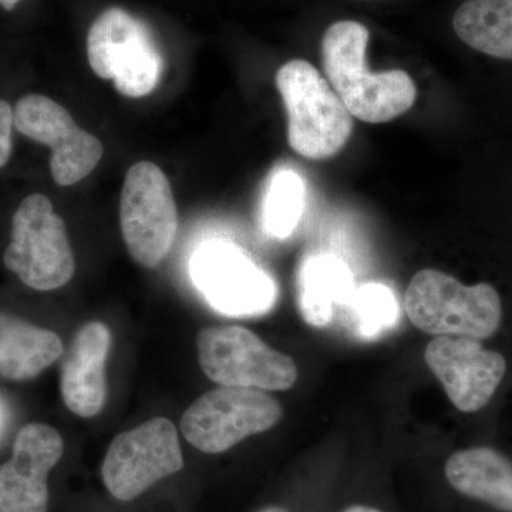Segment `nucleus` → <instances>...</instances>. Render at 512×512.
Segmentation results:
<instances>
[{
  "instance_id": "1",
  "label": "nucleus",
  "mask_w": 512,
  "mask_h": 512,
  "mask_svg": "<svg viewBox=\"0 0 512 512\" xmlns=\"http://www.w3.org/2000/svg\"><path fill=\"white\" fill-rule=\"evenodd\" d=\"M369 29L356 20H339L322 37L326 80L356 119L387 123L412 109L416 83L404 70L372 73L367 69Z\"/></svg>"
},
{
  "instance_id": "2",
  "label": "nucleus",
  "mask_w": 512,
  "mask_h": 512,
  "mask_svg": "<svg viewBox=\"0 0 512 512\" xmlns=\"http://www.w3.org/2000/svg\"><path fill=\"white\" fill-rule=\"evenodd\" d=\"M404 311L421 332L490 339L503 322V302L493 285H464L439 269H423L404 293Z\"/></svg>"
},
{
  "instance_id": "3",
  "label": "nucleus",
  "mask_w": 512,
  "mask_h": 512,
  "mask_svg": "<svg viewBox=\"0 0 512 512\" xmlns=\"http://www.w3.org/2000/svg\"><path fill=\"white\" fill-rule=\"evenodd\" d=\"M276 87L288 113V143L299 156H336L353 131L352 114L313 64L296 59L276 73Z\"/></svg>"
},
{
  "instance_id": "4",
  "label": "nucleus",
  "mask_w": 512,
  "mask_h": 512,
  "mask_svg": "<svg viewBox=\"0 0 512 512\" xmlns=\"http://www.w3.org/2000/svg\"><path fill=\"white\" fill-rule=\"evenodd\" d=\"M3 262L35 291H55L73 278L76 259L66 225L45 195L32 194L20 202Z\"/></svg>"
},
{
  "instance_id": "5",
  "label": "nucleus",
  "mask_w": 512,
  "mask_h": 512,
  "mask_svg": "<svg viewBox=\"0 0 512 512\" xmlns=\"http://www.w3.org/2000/svg\"><path fill=\"white\" fill-rule=\"evenodd\" d=\"M87 59L100 79L117 92L138 99L158 86L163 56L141 20L120 8L104 10L87 35Z\"/></svg>"
},
{
  "instance_id": "6",
  "label": "nucleus",
  "mask_w": 512,
  "mask_h": 512,
  "mask_svg": "<svg viewBox=\"0 0 512 512\" xmlns=\"http://www.w3.org/2000/svg\"><path fill=\"white\" fill-rule=\"evenodd\" d=\"M202 372L220 386L284 392L298 380L292 357L241 326L202 329L197 339Z\"/></svg>"
},
{
  "instance_id": "7",
  "label": "nucleus",
  "mask_w": 512,
  "mask_h": 512,
  "mask_svg": "<svg viewBox=\"0 0 512 512\" xmlns=\"http://www.w3.org/2000/svg\"><path fill=\"white\" fill-rule=\"evenodd\" d=\"M282 406L265 390L228 387L202 394L181 419L188 443L207 454H220L254 434L272 429Z\"/></svg>"
},
{
  "instance_id": "8",
  "label": "nucleus",
  "mask_w": 512,
  "mask_h": 512,
  "mask_svg": "<svg viewBox=\"0 0 512 512\" xmlns=\"http://www.w3.org/2000/svg\"><path fill=\"white\" fill-rule=\"evenodd\" d=\"M120 224L128 252L144 268L163 262L173 248L178 212L167 175L150 161L127 171L120 201Z\"/></svg>"
},
{
  "instance_id": "9",
  "label": "nucleus",
  "mask_w": 512,
  "mask_h": 512,
  "mask_svg": "<svg viewBox=\"0 0 512 512\" xmlns=\"http://www.w3.org/2000/svg\"><path fill=\"white\" fill-rule=\"evenodd\" d=\"M183 467V451L173 421L156 417L111 441L101 476L109 493L128 503Z\"/></svg>"
},
{
  "instance_id": "10",
  "label": "nucleus",
  "mask_w": 512,
  "mask_h": 512,
  "mask_svg": "<svg viewBox=\"0 0 512 512\" xmlns=\"http://www.w3.org/2000/svg\"><path fill=\"white\" fill-rule=\"evenodd\" d=\"M13 124L20 134L52 150L50 173L62 187L82 181L103 157L99 138L77 126L69 111L42 94H28L16 103Z\"/></svg>"
},
{
  "instance_id": "11",
  "label": "nucleus",
  "mask_w": 512,
  "mask_h": 512,
  "mask_svg": "<svg viewBox=\"0 0 512 512\" xmlns=\"http://www.w3.org/2000/svg\"><path fill=\"white\" fill-rule=\"evenodd\" d=\"M191 274L212 308L225 315H259L274 305V281L234 245H202L194 255Z\"/></svg>"
},
{
  "instance_id": "12",
  "label": "nucleus",
  "mask_w": 512,
  "mask_h": 512,
  "mask_svg": "<svg viewBox=\"0 0 512 512\" xmlns=\"http://www.w3.org/2000/svg\"><path fill=\"white\" fill-rule=\"evenodd\" d=\"M424 360L463 413L484 409L507 373L501 353L484 348L481 340L461 336H436L427 345Z\"/></svg>"
},
{
  "instance_id": "13",
  "label": "nucleus",
  "mask_w": 512,
  "mask_h": 512,
  "mask_svg": "<svg viewBox=\"0 0 512 512\" xmlns=\"http://www.w3.org/2000/svg\"><path fill=\"white\" fill-rule=\"evenodd\" d=\"M59 431L42 423L23 427L9 461L0 466V512H47V477L63 456Z\"/></svg>"
},
{
  "instance_id": "14",
  "label": "nucleus",
  "mask_w": 512,
  "mask_h": 512,
  "mask_svg": "<svg viewBox=\"0 0 512 512\" xmlns=\"http://www.w3.org/2000/svg\"><path fill=\"white\" fill-rule=\"evenodd\" d=\"M110 349L111 332L103 322L86 323L74 336L63 360L60 392L76 416L92 419L104 409Z\"/></svg>"
},
{
  "instance_id": "15",
  "label": "nucleus",
  "mask_w": 512,
  "mask_h": 512,
  "mask_svg": "<svg viewBox=\"0 0 512 512\" xmlns=\"http://www.w3.org/2000/svg\"><path fill=\"white\" fill-rule=\"evenodd\" d=\"M444 473L457 493L512 512V463L500 451L491 447L457 451L448 458Z\"/></svg>"
},
{
  "instance_id": "16",
  "label": "nucleus",
  "mask_w": 512,
  "mask_h": 512,
  "mask_svg": "<svg viewBox=\"0 0 512 512\" xmlns=\"http://www.w3.org/2000/svg\"><path fill=\"white\" fill-rule=\"evenodd\" d=\"M52 330L0 313V376L13 382L35 379L63 355Z\"/></svg>"
},
{
  "instance_id": "17",
  "label": "nucleus",
  "mask_w": 512,
  "mask_h": 512,
  "mask_svg": "<svg viewBox=\"0 0 512 512\" xmlns=\"http://www.w3.org/2000/svg\"><path fill=\"white\" fill-rule=\"evenodd\" d=\"M355 289L348 265L336 256L306 259L298 278V302L303 319L309 325L323 328L332 319L335 306H348Z\"/></svg>"
},
{
  "instance_id": "18",
  "label": "nucleus",
  "mask_w": 512,
  "mask_h": 512,
  "mask_svg": "<svg viewBox=\"0 0 512 512\" xmlns=\"http://www.w3.org/2000/svg\"><path fill=\"white\" fill-rule=\"evenodd\" d=\"M453 29L471 49L512 60V0H466L456 10Z\"/></svg>"
},
{
  "instance_id": "19",
  "label": "nucleus",
  "mask_w": 512,
  "mask_h": 512,
  "mask_svg": "<svg viewBox=\"0 0 512 512\" xmlns=\"http://www.w3.org/2000/svg\"><path fill=\"white\" fill-rule=\"evenodd\" d=\"M305 187L291 170L278 171L266 191L262 224L271 237L288 238L302 217Z\"/></svg>"
},
{
  "instance_id": "20",
  "label": "nucleus",
  "mask_w": 512,
  "mask_h": 512,
  "mask_svg": "<svg viewBox=\"0 0 512 512\" xmlns=\"http://www.w3.org/2000/svg\"><path fill=\"white\" fill-rule=\"evenodd\" d=\"M348 308L357 332L365 338H375L393 328L399 318V305L392 289L373 282L355 289Z\"/></svg>"
},
{
  "instance_id": "21",
  "label": "nucleus",
  "mask_w": 512,
  "mask_h": 512,
  "mask_svg": "<svg viewBox=\"0 0 512 512\" xmlns=\"http://www.w3.org/2000/svg\"><path fill=\"white\" fill-rule=\"evenodd\" d=\"M13 110L8 101L0 100V168L8 164L12 156Z\"/></svg>"
},
{
  "instance_id": "22",
  "label": "nucleus",
  "mask_w": 512,
  "mask_h": 512,
  "mask_svg": "<svg viewBox=\"0 0 512 512\" xmlns=\"http://www.w3.org/2000/svg\"><path fill=\"white\" fill-rule=\"evenodd\" d=\"M6 424H8V410H6L3 400L0 399V437L5 433Z\"/></svg>"
},
{
  "instance_id": "23",
  "label": "nucleus",
  "mask_w": 512,
  "mask_h": 512,
  "mask_svg": "<svg viewBox=\"0 0 512 512\" xmlns=\"http://www.w3.org/2000/svg\"><path fill=\"white\" fill-rule=\"evenodd\" d=\"M343 512H382L379 510H376V508L373 507H366V505H355V507H350L348 510Z\"/></svg>"
},
{
  "instance_id": "24",
  "label": "nucleus",
  "mask_w": 512,
  "mask_h": 512,
  "mask_svg": "<svg viewBox=\"0 0 512 512\" xmlns=\"http://www.w3.org/2000/svg\"><path fill=\"white\" fill-rule=\"evenodd\" d=\"M19 2L20 0H0V6L5 10H12Z\"/></svg>"
},
{
  "instance_id": "25",
  "label": "nucleus",
  "mask_w": 512,
  "mask_h": 512,
  "mask_svg": "<svg viewBox=\"0 0 512 512\" xmlns=\"http://www.w3.org/2000/svg\"><path fill=\"white\" fill-rule=\"evenodd\" d=\"M258 512H289V511L285 510V508H281V507H266V508H264V510H261Z\"/></svg>"
}]
</instances>
